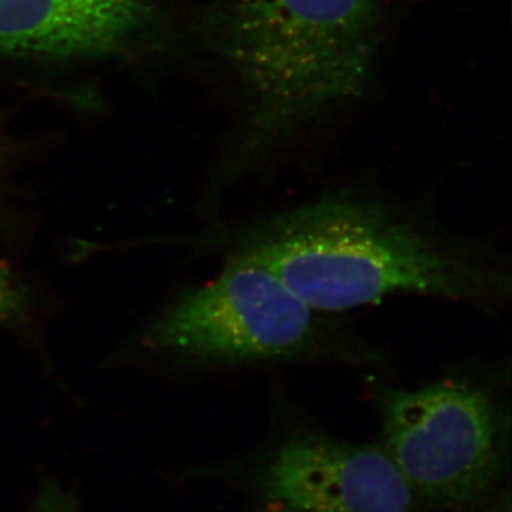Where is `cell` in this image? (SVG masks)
<instances>
[{
	"instance_id": "cell-1",
	"label": "cell",
	"mask_w": 512,
	"mask_h": 512,
	"mask_svg": "<svg viewBox=\"0 0 512 512\" xmlns=\"http://www.w3.org/2000/svg\"><path fill=\"white\" fill-rule=\"evenodd\" d=\"M192 242L220 258L251 259L332 315L426 298L501 320L511 305V261L503 249L376 185H338L289 207L217 220Z\"/></svg>"
},
{
	"instance_id": "cell-2",
	"label": "cell",
	"mask_w": 512,
	"mask_h": 512,
	"mask_svg": "<svg viewBox=\"0 0 512 512\" xmlns=\"http://www.w3.org/2000/svg\"><path fill=\"white\" fill-rule=\"evenodd\" d=\"M198 32L239 103L234 137L207 191L214 214L231 188L271 173L362 99L386 15L379 0H211Z\"/></svg>"
},
{
	"instance_id": "cell-3",
	"label": "cell",
	"mask_w": 512,
	"mask_h": 512,
	"mask_svg": "<svg viewBox=\"0 0 512 512\" xmlns=\"http://www.w3.org/2000/svg\"><path fill=\"white\" fill-rule=\"evenodd\" d=\"M220 274L181 293L144 332L148 349L190 369L336 365L386 373L389 356L345 315L318 311L271 271L222 256Z\"/></svg>"
},
{
	"instance_id": "cell-4",
	"label": "cell",
	"mask_w": 512,
	"mask_h": 512,
	"mask_svg": "<svg viewBox=\"0 0 512 512\" xmlns=\"http://www.w3.org/2000/svg\"><path fill=\"white\" fill-rule=\"evenodd\" d=\"M377 444L416 512H466L511 487L510 365H463L417 386L373 379Z\"/></svg>"
},
{
	"instance_id": "cell-5",
	"label": "cell",
	"mask_w": 512,
	"mask_h": 512,
	"mask_svg": "<svg viewBox=\"0 0 512 512\" xmlns=\"http://www.w3.org/2000/svg\"><path fill=\"white\" fill-rule=\"evenodd\" d=\"M180 477L227 488L238 500L234 512H416L376 440L332 433L285 400L272 407L254 447L194 464Z\"/></svg>"
},
{
	"instance_id": "cell-6",
	"label": "cell",
	"mask_w": 512,
	"mask_h": 512,
	"mask_svg": "<svg viewBox=\"0 0 512 512\" xmlns=\"http://www.w3.org/2000/svg\"><path fill=\"white\" fill-rule=\"evenodd\" d=\"M156 0H0V56L113 55L146 32Z\"/></svg>"
},
{
	"instance_id": "cell-7",
	"label": "cell",
	"mask_w": 512,
	"mask_h": 512,
	"mask_svg": "<svg viewBox=\"0 0 512 512\" xmlns=\"http://www.w3.org/2000/svg\"><path fill=\"white\" fill-rule=\"evenodd\" d=\"M32 318L33 296L29 286L0 258V326L22 329Z\"/></svg>"
},
{
	"instance_id": "cell-8",
	"label": "cell",
	"mask_w": 512,
	"mask_h": 512,
	"mask_svg": "<svg viewBox=\"0 0 512 512\" xmlns=\"http://www.w3.org/2000/svg\"><path fill=\"white\" fill-rule=\"evenodd\" d=\"M28 512H80L77 495L56 478L40 481Z\"/></svg>"
},
{
	"instance_id": "cell-9",
	"label": "cell",
	"mask_w": 512,
	"mask_h": 512,
	"mask_svg": "<svg viewBox=\"0 0 512 512\" xmlns=\"http://www.w3.org/2000/svg\"><path fill=\"white\" fill-rule=\"evenodd\" d=\"M466 512H512V491L511 487L498 494L493 500L481 507Z\"/></svg>"
}]
</instances>
